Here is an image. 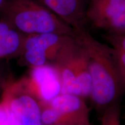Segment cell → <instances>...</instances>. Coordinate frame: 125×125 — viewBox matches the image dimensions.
<instances>
[{
  "label": "cell",
  "mask_w": 125,
  "mask_h": 125,
  "mask_svg": "<svg viewBox=\"0 0 125 125\" xmlns=\"http://www.w3.org/2000/svg\"><path fill=\"white\" fill-rule=\"evenodd\" d=\"M0 19L26 35L56 33L74 36V30L38 0H5Z\"/></svg>",
  "instance_id": "cell-2"
},
{
  "label": "cell",
  "mask_w": 125,
  "mask_h": 125,
  "mask_svg": "<svg viewBox=\"0 0 125 125\" xmlns=\"http://www.w3.org/2000/svg\"><path fill=\"white\" fill-rule=\"evenodd\" d=\"M5 1V0H0V9L1 8V7L4 5Z\"/></svg>",
  "instance_id": "cell-16"
},
{
  "label": "cell",
  "mask_w": 125,
  "mask_h": 125,
  "mask_svg": "<svg viewBox=\"0 0 125 125\" xmlns=\"http://www.w3.org/2000/svg\"><path fill=\"white\" fill-rule=\"evenodd\" d=\"M102 37L114 49L125 52V34H104Z\"/></svg>",
  "instance_id": "cell-11"
},
{
  "label": "cell",
  "mask_w": 125,
  "mask_h": 125,
  "mask_svg": "<svg viewBox=\"0 0 125 125\" xmlns=\"http://www.w3.org/2000/svg\"><path fill=\"white\" fill-rule=\"evenodd\" d=\"M53 125H90V122L87 121L85 122L78 123H59V124H55Z\"/></svg>",
  "instance_id": "cell-15"
},
{
  "label": "cell",
  "mask_w": 125,
  "mask_h": 125,
  "mask_svg": "<svg viewBox=\"0 0 125 125\" xmlns=\"http://www.w3.org/2000/svg\"><path fill=\"white\" fill-rule=\"evenodd\" d=\"M52 64L59 72L62 93L89 97L91 78L85 51L74 38L70 36Z\"/></svg>",
  "instance_id": "cell-3"
},
{
  "label": "cell",
  "mask_w": 125,
  "mask_h": 125,
  "mask_svg": "<svg viewBox=\"0 0 125 125\" xmlns=\"http://www.w3.org/2000/svg\"><path fill=\"white\" fill-rule=\"evenodd\" d=\"M20 81L24 88L40 104L49 103L62 93L60 75L52 64L30 67Z\"/></svg>",
  "instance_id": "cell-7"
},
{
  "label": "cell",
  "mask_w": 125,
  "mask_h": 125,
  "mask_svg": "<svg viewBox=\"0 0 125 125\" xmlns=\"http://www.w3.org/2000/svg\"><path fill=\"white\" fill-rule=\"evenodd\" d=\"M26 37L13 29L0 35V60L20 57Z\"/></svg>",
  "instance_id": "cell-10"
},
{
  "label": "cell",
  "mask_w": 125,
  "mask_h": 125,
  "mask_svg": "<svg viewBox=\"0 0 125 125\" xmlns=\"http://www.w3.org/2000/svg\"><path fill=\"white\" fill-rule=\"evenodd\" d=\"M74 38L86 56L91 78L89 98L96 110L104 111L120 103L125 88L119 74L112 48L98 41L86 26L74 29Z\"/></svg>",
  "instance_id": "cell-1"
},
{
  "label": "cell",
  "mask_w": 125,
  "mask_h": 125,
  "mask_svg": "<svg viewBox=\"0 0 125 125\" xmlns=\"http://www.w3.org/2000/svg\"><path fill=\"white\" fill-rule=\"evenodd\" d=\"M9 79H8L6 75L5 72L2 67L0 65V89H3Z\"/></svg>",
  "instance_id": "cell-13"
},
{
  "label": "cell",
  "mask_w": 125,
  "mask_h": 125,
  "mask_svg": "<svg viewBox=\"0 0 125 125\" xmlns=\"http://www.w3.org/2000/svg\"><path fill=\"white\" fill-rule=\"evenodd\" d=\"M70 36L56 33L26 35L20 56L21 62L29 68L53 64Z\"/></svg>",
  "instance_id": "cell-5"
},
{
  "label": "cell",
  "mask_w": 125,
  "mask_h": 125,
  "mask_svg": "<svg viewBox=\"0 0 125 125\" xmlns=\"http://www.w3.org/2000/svg\"><path fill=\"white\" fill-rule=\"evenodd\" d=\"M73 29L86 26L89 0H38Z\"/></svg>",
  "instance_id": "cell-9"
},
{
  "label": "cell",
  "mask_w": 125,
  "mask_h": 125,
  "mask_svg": "<svg viewBox=\"0 0 125 125\" xmlns=\"http://www.w3.org/2000/svg\"><path fill=\"white\" fill-rule=\"evenodd\" d=\"M112 51L119 74L125 88V52L116 51L113 48Z\"/></svg>",
  "instance_id": "cell-12"
},
{
  "label": "cell",
  "mask_w": 125,
  "mask_h": 125,
  "mask_svg": "<svg viewBox=\"0 0 125 125\" xmlns=\"http://www.w3.org/2000/svg\"><path fill=\"white\" fill-rule=\"evenodd\" d=\"M2 101L19 125H42L40 103L23 86L20 79H9L3 87Z\"/></svg>",
  "instance_id": "cell-4"
},
{
  "label": "cell",
  "mask_w": 125,
  "mask_h": 125,
  "mask_svg": "<svg viewBox=\"0 0 125 125\" xmlns=\"http://www.w3.org/2000/svg\"><path fill=\"white\" fill-rule=\"evenodd\" d=\"M11 29H12V27L8 23L0 19V35L5 33Z\"/></svg>",
  "instance_id": "cell-14"
},
{
  "label": "cell",
  "mask_w": 125,
  "mask_h": 125,
  "mask_svg": "<svg viewBox=\"0 0 125 125\" xmlns=\"http://www.w3.org/2000/svg\"><path fill=\"white\" fill-rule=\"evenodd\" d=\"M47 104L52 112L53 125L89 121V108L85 98L78 95L60 93Z\"/></svg>",
  "instance_id": "cell-8"
},
{
  "label": "cell",
  "mask_w": 125,
  "mask_h": 125,
  "mask_svg": "<svg viewBox=\"0 0 125 125\" xmlns=\"http://www.w3.org/2000/svg\"><path fill=\"white\" fill-rule=\"evenodd\" d=\"M86 20L105 34H125V0H89Z\"/></svg>",
  "instance_id": "cell-6"
}]
</instances>
